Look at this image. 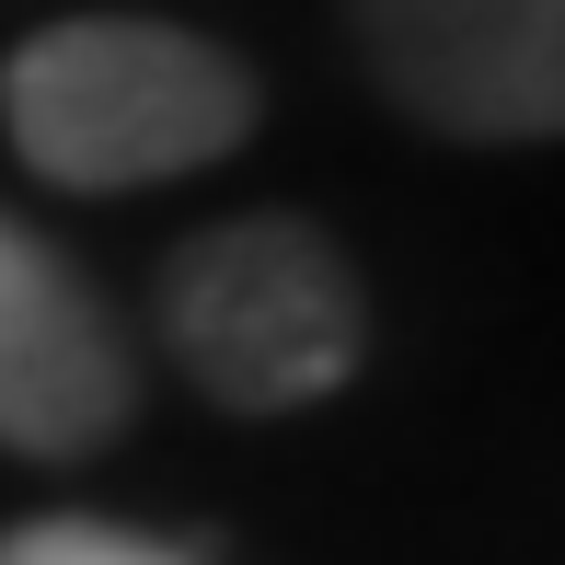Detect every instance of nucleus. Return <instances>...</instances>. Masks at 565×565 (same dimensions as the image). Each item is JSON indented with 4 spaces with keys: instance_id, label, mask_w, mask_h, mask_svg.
I'll return each mask as SVG.
<instances>
[{
    "instance_id": "obj_1",
    "label": "nucleus",
    "mask_w": 565,
    "mask_h": 565,
    "mask_svg": "<svg viewBox=\"0 0 565 565\" xmlns=\"http://www.w3.org/2000/svg\"><path fill=\"white\" fill-rule=\"evenodd\" d=\"M0 116H12V150L46 185L127 196V185H173V173H209L220 150H243L254 70L209 46L196 23L93 12V23H46L12 46Z\"/></svg>"
},
{
    "instance_id": "obj_2",
    "label": "nucleus",
    "mask_w": 565,
    "mask_h": 565,
    "mask_svg": "<svg viewBox=\"0 0 565 565\" xmlns=\"http://www.w3.org/2000/svg\"><path fill=\"white\" fill-rule=\"evenodd\" d=\"M162 335L220 416H300V404L358 381L370 300H358V266L335 254V231L254 209V220H220L173 254Z\"/></svg>"
},
{
    "instance_id": "obj_3",
    "label": "nucleus",
    "mask_w": 565,
    "mask_h": 565,
    "mask_svg": "<svg viewBox=\"0 0 565 565\" xmlns=\"http://www.w3.org/2000/svg\"><path fill=\"white\" fill-rule=\"evenodd\" d=\"M358 58L439 139H554L565 116V0H347Z\"/></svg>"
},
{
    "instance_id": "obj_4",
    "label": "nucleus",
    "mask_w": 565,
    "mask_h": 565,
    "mask_svg": "<svg viewBox=\"0 0 565 565\" xmlns=\"http://www.w3.org/2000/svg\"><path fill=\"white\" fill-rule=\"evenodd\" d=\"M127 404H139V370L93 277L23 220H0V450L82 461L127 427Z\"/></svg>"
},
{
    "instance_id": "obj_5",
    "label": "nucleus",
    "mask_w": 565,
    "mask_h": 565,
    "mask_svg": "<svg viewBox=\"0 0 565 565\" xmlns=\"http://www.w3.org/2000/svg\"><path fill=\"white\" fill-rule=\"evenodd\" d=\"M0 565H196V554L105 531V520H23V531H0Z\"/></svg>"
}]
</instances>
